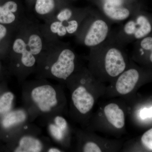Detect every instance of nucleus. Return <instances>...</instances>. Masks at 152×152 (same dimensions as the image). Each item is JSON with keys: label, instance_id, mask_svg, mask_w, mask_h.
Wrapping results in <instances>:
<instances>
[{"label": "nucleus", "instance_id": "nucleus-8", "mask_svg": "<svg viewBox=\"0 0 152 152\" xmlns=\"http://www.w3.org/2000/svg\"><path fill=\"white\" fill-rule=\"evenodd\" d=\"M80 150L84 152H118L124 144L122 140L102 137L89 130L80 133Z\"/></svg>", "mask_w": 152, "mask_h": 152}, {"label": "nucleus", "instance_id": "nucleus-11", "mask_svg": "<svg viewBox=\"0 0 152 152\" xmlns=\"http://www.w3.org/2000/svg\"><path fill=\"white\" fill-rule=\"evenodd\" d=\"M131 58L143 66L152 68V34L134 42Z\"/></svg>", "mask_w": 152, "mask_h": 152}, {"label": "nucleus", "instance_id": "nucleus-15", "mask_svg": "<svg viewBox=\"0 0 152 152\" xmlns=\"http://www.w3.org/2000/svg\"><path fill=\"white\" fill-rule=\"evenodd\" d=\"M26 115L22 110H17L8 114L3 119V126L8 128L23 122L26 119Z\"/></svg>", "mask_w": 152, "mask_h": 152}, {"label": "nucleus", "instance_id": "nucleus-25", "mask_svg": "<svg viewBox=\"0 0 152 152\" xmlns=\"http://www.w3.org/2000/svg\"><path fill=\"white\" fill-rule=\"evenodd\" d=\"M48 152H62L61 150L56 148H51L48 150Z\"/></svg>", "mask_w": 152, "mask_h": 152}, {"label": "nucleus", "instance_id": "nucleus-5", "mask_svg": "<svg viewBox=\"0 0 152 152\" xmlns=\"http://www.w3.org/2000/svg\"><path fill=\"white\" fill-rule=\"evenodd\" d=\"M111 23L101 13L92 11L76 34L77 39L90 48L97 46L108 38L111 32Z\"/></svg>", "mask_w": 152, "mask_h": 152}, {"label": "nucleus", "instance_id": "nucleus-6", "mask_svg": "<svg viewBox=\"0 0 152 152\" xmlns=\"http://www.w3.org/2000/svg\"><path fill=\"white\" fill-rule=\"evenodd\" d=\"M152 34V14L141 10L110 35L119 43L126 45Z\"/></svg>", "mask_w": 152, "mask_h": 152}, {"label": "nucleus", "instance_id": "nucleus-22", "mask_svg": "<svg viewBox=\"0 0 152 152\" xmlns=\"http://www.w3.org/2000/svg\"><path fill=\"white\" fill-rule=\"evenodd\" d=\"M49 128L52 136L58 141L63 140L68 133L63 131L55 124H50Z\"/></svg>", "mask_w": 152, "mask_h": 152}, {"label": "nucleus", "instance_id": "nucleus-7", "mask_svg": "<svg viewBox=\"0 0 152 152\" xmlns=\"http://www.w3.org/2000/svg\"><path fill=\"white\" fill-rule=\"evenodd\" d=\"M98 5L101 13L111 23L124 21L142 10L137 0H99Z\"/></svg>", "mask_w": 152, "mask_h": 152}, {"label": "nucleus", "instance_id": "nucleus-24", "mask_svg": "<svg viewBox=\"0 0 152 152\" xmlns=\"http://www.w3.org/2000/svg\"><path fill=\"white\" fill-rule=\"evenodd\" d=\"M8 31L5 25L0 23V44L7 35Z\"/></svg>", "mask_w": 152, "mask_h": 152}, {"label": "nucleus", "instance_id": "nucleus-9", "mask_svg": "<svg viewBox=\"0 0 152 152\" xmlns=\"http://www.w3.org/2000/svg\"><path fill=\"white\" fill-rule=\"evenodd\" d=\"M77 59L76 53L72 49L64 48L51 66V73L57 78L67 80L77 71Z\"/></svg>", "mask_w": 152, "mask_h": 152}, {"label": "nucleus", "instance_id": "nucleus-17", "mask_svg": "<svg viewBox=\"0 0 152 152\" xmlns=\"http://www.w3.org/2000/svg\"><path fill=\"white\" fill-rule=\"evenodd\" d=\"M55 7L54 0H37L35 10L39 15H44L50 13Z\"/></svg>", "mask_w": 152, "mask_h": 152}, {"label": "nucleus", "instance_id": "nucleus-16", "mask_svg": "<svg viewBox=\"0 0 152 152\" xmlns=\"http://www.w3.org/2000/svg\"><path fill=\"white\" fill-rule=\"evenodd\" d=\"M28 50L34 56L39 54L43 49V42L40 36L37 34L31 35L26 42Z\"/></svg>", "mask_w": 152, "mask_h": 152}, {"label": "nucleus", "instance_id": "nucleus-21", "mask_svg": "<svg viewBox=\"0 0 152 152\" xmlns=\"http://www.w3.org/2000/svg\"><path fill=\"white\" fill-rule=\"evenodd\" d=\"M140 141L142 146L145 149L149 151H152V128L143 134Z\"/></svg>", "mask_w": 152, "mask_h": 152}, {"label": "nucleus", "instance_id": "nucleus-19", "mask_svg": "<svg viewBox=\"0 0 152 152\" xmlns=\"http://www.w3.org/2000/svg\"><path fill=\"white\" fill-rule=\"evenodd\" d=\"M82 11H83L77 12L70 8L63 9L57 15V20L64 23H66L78 15Z\"/></svg>", "mask_w": 152, "mask_h": 152}, {"label": "nucleus", "instance_id": "nucleus-18", "mask_svg": "<svg viewBox=\"0 0 152 152\" xmlns=\"http://www.w3.org/2000/svg\"><path fill=\"white\" fill-rule=\"evenodd\" d=\"M14 99V95L10 92L4 93L0 97V113L10 110Z\"/></svg>", "mask_w": 152, "mask_h": 152}, {"label": "nucleus", "instance_id": "nucleus-20", "mask_svg": "<svg viewBox=\"0 0 152 152\" xmlns=\"http://www.w3.org/2000/svg\"><path fill=\"white\" fill-rule=\"evenodd\" d=\"M50 29L52 33L56 34L60 37H64L67 34L64 23L59 21L52 23L50 26Z\"/></svg>", "mask_w": 152, "mask_h": 152}, {"label": "nucleus", "instance_id": "nucleus-4", "mask_svg": "<svg viewBox=\"0 0 152 152\" xmlns=\"http://www.w3.org/2000/svg\"><path fill=\"white\" fill-rule=\"evenodd\" d=\"M152 76V68L139 66L131 58L129 66L107 86L104 97L122 98L128 103L134 100V92L139 85Z\"/></svg>", "mask_w": 152, "mask_h": 152}, {"label": "nucleus", "instance_id": "nucleus-10", "mask_svg": "<svg viewBox=\"0 0 152 152\" xmlns=\"http://www.w3.org/2000/svg\"><path fill=\"white\" fill-rule=\"evenodd\" d=\"M31 95L34 102L43 113L51 111L58 103L56 91L50 85L35 87L31 91Z\"/></svg>", "mask_w": 152, "mask_h": 152}, {"label": "nucleus", "instance_id": "nucleus-23", "mask_svg": "<svg viewBox=\"0 0 152 152\" xmlns=\"http://www.w3.org/2000/svg\"><path fill=\"white\" fill-rule=\"evenodd\" d=\"M55 124L66 132H69V125L66 120L63 117L58 116L55 118Z\"/></svg>", "mask_w": 152, "mask_h": 152}, {"label": "nucleus", "instance_id": "nucleus-2", "mask_svg": "<svg viewBox=\"0 0 152 152\" xmlns=\"http://www.w3.org/2000/svg\"><path fill=\"white\" fill-rule=\"evenodd\" d=\"M71 90V101L78 119L86 125L99 98L105 94L106 84L98 81L88 68H83L68 79Z\"/></svg>", "mask_w": 152, "mask_h": 152}, {"label": "nucleus", "instance_id": "nucleus-13", "mask_svg": "<svg viewBox=\"0 0 152 152\" xmlns=\"http://www.w3.org/2000/svg\"><path fill=\"white\" fill-rule=\"evenodd\" d=\"M18 8V4L13 1H8L0 5V23L5 26L13 23L16 20Z\"/></svg>", "mask_w": 152, "mask_h": 152}, {"label": "nucleus", "instance_id": "nucleus-1", "mask_svg": "<svg viewBox=\"0 0 152 152\" xmlns=\"http://www.w3.org/2000/svg\"><path fill=\"white\" fill-rule=\"evenodd\" d=\"M131 58L124 47L110 34L105 41L90 48L88 69L101 83H112L129 66Z\"/></svg>", "mask_w": 152, "mask_h": 152}, {"label": "nucleus", "instance_id": "nucleus-14", "mask_svg": "<svg viewBox=\"0 0 152 152\" xmlns=\"http://www.w3.org/2000/svg\"><path fill=\"white\" fill-rule=\"evenodd\" d=\"M43 149L42 142L31 136L22 137L19 142L18 145L14 151L16 152H39Z\"/></svg>", "mask_w": 152, "mask_h": 152}, {"label": "nucleus", "instance_id": "nucleus-26", "mask_svg": "<svg viewBox=\"0 0 152 152\" xmlns=\"http://www.w3.org/2000/svg\"><path fill=\"white\" fill-rule=\"evenodd\" d=\"M0 70H1V65H0Z\"/></svg>", "mask_w": 152, "mask_h": 152}, {"label": "nucleus", "instance_id": "nucleus-3", "mask_svg": "<svg viewBox=\"0 0 152 152\" xmlns=\"http://www.w3.org/2000/svg\"><path fill=\"white\" fill-rule=\"evenodd\" d=\"M110 99L92 114L87 126L89 130L119 137L125 133L129 104L122 98Z\"/></svg>", "mask_w": 152, "mask_h": 152}, {"label": "nucleus", "instance_id": "nucleus-12", "mask_svg": "<svg viewBox=\"0 0 152 152\" xmlns=\"http://www.w3.org/2000/svg\"><path fill=\"white\" fill-rule=\"evenodd\" d=\"M12 50L16 53L21 55V61L23 65L28 68L34 66L36 63L35 56L28 50L26 42L21 38L14 41Z\"/></svg>", "mask_w": 152, "mask_h": 152}]
</instances>
